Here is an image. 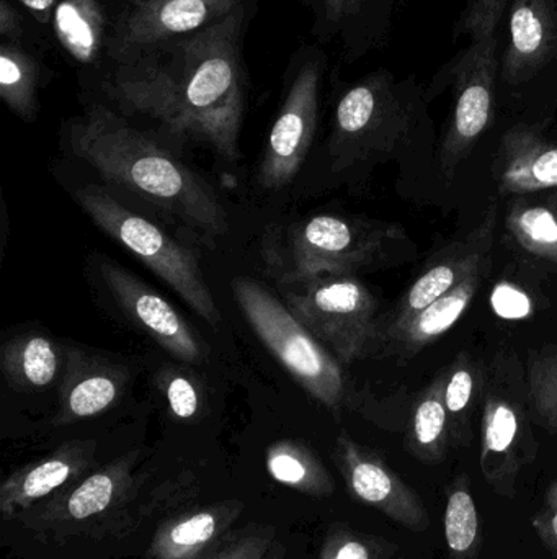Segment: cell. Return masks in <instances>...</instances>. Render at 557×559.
Wrapping results in <instances>:
<instances>
[{
  "instance_id": "5",
  "label": "cell",
  "mask_w": 557,
  "mask_h": 559,
  "mask_svg": "<svg viewBox=\"0 0 557 559\" xmlns=\"http://www.w3.org/2000/svg\"><path fill=\"white\" fill-rule=\"evenodd\" d=\"M232 292L252 331L288 373L323 406L342 409L349 400L342 364L261 283L234 278Z\"/></svg>"
},
{
  "instance_id": "3",
  "label": "cell",
  "mask_w": 557,
  "mask_h": 559,
  "mask_svg": "<svg viewBox=\"0 0 557 559\" xmlns=\"http://www.w3.org/2000/svg\"><path fill=\"white\" fill-rule=\"evenodd\" d=\"M401 239L404 231L398 225L317 215L268 228L261 255L267 274L278 285H290L319 275H350Z\"/></svg>"
},
{
  "instance_id": "9",
  "label": "cell",
  "mask_w": 557,
  "mask_h": 559,
  "mask_svg": "<svg viewBox=\"0 0 557 559\" xmlns=\"http://www.w3.org/2000/svg\"><path fill=\"white\" fill-rule=\"evenodd\" d=\"M411 107L389 72L343 88L334 111L329 154L336 169L391 153L411 128Z\"/></svg>"
},
{
  "instance_id": "21",
  "label": "cell",
  "mask_w": 557,
  "mask_h": 559,
  "mask_svg": "<svg viewBox=\"0 0 557 559\" xmlns=\"http://www.w3.org/2000/svg\"><path fill=\"white\" fill-rule=\"evenodd\" d=\"M556 12L552 0H516L510 10L509 45L504 55V78L520 84L532 78L555 55Z\"/></svg>"
},
{
  "instance_id": "22",
  "label": "cell",
  "mask_w": 557,
  "mask_h": 559,
  "mask_svg": "<svg viewBox=\"0 0 557 559\" xmlns=\"http://www.w3.org/2000/svg\"><path fill=\"white\" fill-rule=\"evenodd\" d=\"M242 506L222 502L195 509L160 525L149 547V559H205L221 545Z\"/></svg>"
},
{
  "instance_id": "34",
  "label": "cell",
  "mask_w": 557,
  "mask_h": 559,
  "mask_svg": "<svg viewBox=\"0 0 557 559\" xmlns=\"http://www.w3.org/2000/svg\"><path fill=\"white\" fill-rule=\"evenodd\" d=\"M491 309L504 321H523L538 309V298L519 280L500 278L489 296Z\"/></svg>"
},
{
  "instance_id": "29",
  "label": "cell",
  "mask_w": 557,
  "mask_h": 559,
  "mask_svg": "<svg viewBox=\"0 0 557 559\" xmlns=\"http://www.w3.org/2000/svg\"><path fill=\"white\" fill-rule=\"evenodd\" d=\"M445 374V406L450 416L451 436L464 442L470 437L474 409L483 401L486 365L461 352Z\"/></svg>"
},
{
  "instance_id": "32",
  "label": "cell",
  "mask_w": 557,
  "mask_h": 559,
  "mask_svg": "<svg viewBox=\"0 0 557 559\" xmlns=\"http://www.w3.org/2000/svg\"><path fill=\"white\" fill-rule=\"evenodd\" d=\"M157 386L173 417L190 420L198 416L203 406V386L193 371L167 365L157 374Z\"/></svg>"
},
{
  "instance_id": "27",
  "label": "cell",
  "mask_w": 557,
  "mask_h": 559,
  "mask_svg": "<svg viewBox=\"0 0 557 559\" xmlns=\"http://www.w3.org/2000/svg\"><path fill=\"white\" fill-rule=\"evenodd\" d=\"M378 0H319L313 10L311 35L319 43L339 39L346 55L356 58L370 41L373 7Z\"/></svg>"
},
{
  "instance_id": "35",
  "label": "cell",
  "mask_w": 557,
  "mask_h": 559,
  "mask_svg": "<svg viewBox=\"0 0 557 559\" xmlns=\"http://www.w3.org/2000/svg\"><path fill=\"white\" fill-rule=\"evenodd\" d=\"M275 542L277 540L270 527L258 528L229 538L205 559H265Z\"/></svg>"
},
{
  "instance_id": "19",
  "label": "cell",
  "mask_w": 557,
  "mask_h": 559,
  "mask_svg": "<svg viewBox=\"0 0 557 559\" xmlns=\"http://www.w3.org/2000/svg\"><path fill=\"white\" fill-rule=\"evenodd\" d=\"M491 264L493 261L477 269L447 295L412 316L404 324L383 332L379 352L409 360L428 345L434 344L438 337L447 334L468 311L474 296L480 293L484 280L489 275Z\"/></svg>"
},
{
  "instance_id": "15",
  "label": "cell",
  "mask_w": 557,
  "mask_h": 559,
  "mask_svg": "<svg viewBox=\"0 0 557 559\" xmlns=\"http://www.w3.org/2000/svg\"><path fill=\"white\" fill-rule=\"evenodd\" d=\"M140 452H130L108 463L104 468L90 473L65 486L61 491L43 499L28 511L19 515V521L46 531H58L65 525L92 521L118 508L134 485L133 468Z\"/></svg>"
},
{
  "instance_id": "18",
  "label": "cell",
  "mask_w": 557,
  "mask_h": 559,
  "mask_svg": "<svg viewBox=\"0 0 557 559\" xmlns=\"http://www.w3.org/2000/svg\"><path fill=\"white\" fill-rule=\"evenodd\" d=\"M95 453L94 440H74L59 447L51 455L13 472L0 488L3 521L19 518L43 499L77 481L94 465Z\"/></svg>"
},
{
  "instance_id": "2",
  "label": "cell",
  "mask_w": 557,
  "mask_h": 559,
  "mask_svg": "<svg viewBox=\"0 0 557 559\" xmlns=\"http://www.w3.org/2000/svg\"><path fill=\"white\" fill-rule=\"evenodd\" d=\"M65 138L72 154L101 179L140 197L198 241L213 248L228 235V212L215 190L114 108L88 102L84 114L65 124Z\"/></svg>"
},
{
  "instance_id": "8",
  "label": "cell",
  "mask_w": 557,
  "mask_h": 559,
  "mask_svg": "<svg viewBox=\"0 0 557 559\" xmlns=\"http://www.w3.org/2000/svg\"><path fill=\"white\" fill-rule=\"evenodd\" d=\"M329 58L320 46L303 43L291 55L283 75V98L258 164V186L280 190L306 160L319 123L320 91Z\"/></svg>"
},
{
  "instance_id": "39",
  "label": "cell",
  "mask_w": 557,
  "mask_h": 559,
  "mask_svg": "<svg viewBox=\"0 0 557 559\" xmlns=\"http://www.w3.org/2000/svg\"><path fill=\"white\" fill-rule=\"evenodd\" d=\"M265 559H287V548L280 542H275L274 547L270 548Z\"/></svg>"
},
{
  "instance_id": "36",
  "label": "cell",
  "mask_w": 557,
  "mask_h": 559,
  "mask_svg": "<svg viewBox=\"0 0 557 559\" xmlns=\"http://www.w3.org/2000/svg\"><path fill=\"white\" fill-rule=\"evenodd\" d=\"M319 559H376V547L352 532H337L324 542Z\"/></svg>"
},
{
  "instance_id": "20",
  "label": "cell",
  "mask_w": 557,
  "mask_h": 559,
  "mask_svg": "<svg viewBox=\"0 0 557 559\" xmlns=\"http://www.w3.org/2000/svg\"><path fill=\"white\" fill-rule=\"evenodd\" d=\"M494 176L504 195L557 189V143L530 128H512L500 143Z\"/></svg>"
},
{
  "instance_id": "1",
  "label": "cell",
  "mask_w": 557,
  "mask_h": 559,
  "mask_svg": "<svg viewBox=\"0 0 557 559\" xmlns=\"http://www.w3.org/2000/svg\"><path fill=\"white\" fill-rule=\"evenodd\" d=\"M257 12L258 0H245L218 22L118 64L90 102L147 118L167 140L205 144L238 163L251 95L244 41Z\"/></svg>"
},
{
  "instance_id": "10",
  "label": "cell",
  "mask_w": 557,
  "mask_h": 559,
  "mask_svg": "<svg viewBox=\"0 0 557 559\" xmlns=\"http://www.w3.org/2000/svg\"><path fill=\"white\" fill-rule=\"evenodd\" d=\"M529 406L526 368L512 350L497 352L486 367L481 419V468L489 485H504L532 460Z\"/></svg>"
},
{
  "instance_id": "37",
  "label": "cell",
  "mask_w": 557,
  "mask_h": 559,
  "mask_svg": "<svg viewBox=\"0 0 557 559\" xmlns=\"http://www.w3.org/2000/svg\"><path fill=\"white\" fill-rule=\"evenodd\" d=\"M533 527L540 538L557 554V481L546 492L545 504L533 519Z\"/></svg>"
},
{
  "instance_id": "40",
  "label": "cell",
  "mask_w": 557,
  "mask_h": 559,
  "mask_svg": "<svg viewBox=\"0 0 557 559\" xmlns=\"http://www.w3.org/2000/svg\"><path fill=\"white\" fill-rule=\"evenodd\" d=\"M301 5L310 7V9H316L317 3H319V0H300Z\"/></svg>"
},
{
  "instance_id": "6",
  "label": "cell",
  "mask_w": 557,
  "mask_h": 559,
  "mask_svg": "<svg viewBox=\"0 0 557 559\" xmlns=\"http://www.w3.org/2000/svg\"><path fill=\"white\" fill-rule=\"evenodd\" d=\"M506 0H471L463 22L470 33V46L460 56L451 78L455 85V107L450 127L441 146V167L453 176L461 160L471 153L493 121L496 97L497 28L504 15Z\"/></svg>"
},
{
  "instance_id": "38",
  "label": "cell",
  "mask_w": 557,
  "mask_h": 559,
  "mask_svg": "<svg viewBox=\"0 0 557 559\" xmlns=\"http://www.w3.org/2000/svg\"><path fill=\"white\" fill-rule=\"evenodd\" d=\"M15 2L26 10L39 26L51 33L52 16L61 0H15Z\"/></svg>"
},
{
  "instance_id": "28",
  "label": "cell",
  "mask_w": 557,
  "mask_h": 559,
  "mask_svg": "<svg viewBox=\"0 0 557 559\" xmlns=\"http://www.w3.org/2000/svg\"><path fill=\"white\" fill-rule=\"evenodd\" d=\"M267 469L271 478L303 495L327 498L336 485L316 453L294 440H278L267 450Z\"/></svg>"
},
{
  "instance_id": "30",
  "label": "cell",
  "mask_w": 557,
  "mask_h": 559,
  "mask_svg": "<svg viewBox=\"0 0 557 559\" xmlns=\"http://www.w3.org/2000/svg\"><path fill=\"white\" fill-rule=\"evenodd\" d=\"M445 540L457 558L473 554L480 540V514L471 495L470 479L461 475L451 486L445 508Z\"/></svg>"
},
{
  "instance_id": "7",
  "label": "cell",
  "mask_w": 557,
  "mask_h": 559,
  "mask_svg": "<svg viewBox=\"0 0 557 559\" xmlns=\"http://www.w3.org/2000/svg\"><path fill=\"white\" fill-rule=\"evenodd\" d=\"M280 288L288 309L340 364L378 354V302L360 280L319 275Z\"/></svg>"
},
{
  "instance_id": "24",
  "label": "cell",
  "mask_w": 557,
  "mask_h": 559,
  "mask_svg": "<svg viewBox=\"0 0 557 559\" xmlns=\"http://www.w3.org/2000/svg\"><path fill=\"white\" fill-rule=\"evenodd\" d=\"M0 367L12 390L22 393L45 390L62 373L64 348L48 335L25 332L5 342L0 354Z\"/></svg>"
},
{
  "instance_id": "11",
  "label": "cell",
  "mask_w": 557,
  "mask_h": 559,
  "mask_svg": "<svg viewBox=\"0 0 557 559\" xmlns=\"http://www.w3.org/2000/svg\"><path fill=\"white\" fill-rule=\"evenodd\" d=\"M113 36L111 61H131L149 49L198 32L245 0H107ZM113 72V71H111Z\"/></svg>"
},
{
  "instance_id": "14",
  "label": "cell",
  "mask_w": 557,
  "mask_h": 559,
  "mask_svg": "<svg viewBox=\"0 0 557 559\" xmlns=\"http://www.w3.org/2000/svg\"><path fill=\"white\" fill-rule=\"evenodd\" d=\"M334 460L346 479L347 488L359 501L372 506L409 531H427L431 525L427 509L376 453L342 433L337 439Z\"/></svg>"
},
{
  "instance_id": "17",
  "label": "cell",
  "mask_w": 557,
  "mask_h": 559,
  "mask_svg": "<svg viewBox=\"0 0 557 559\" xmlns=\"http://www.w3.org/2000/svg\"><path fill=\"white\" fill-rule=\"evenodd\" d=\"M130 370L85 348L64 347L55 426L90 419L117 406L130 384Z\"/></svg>"
},
{
  "instance_id": "23",
  "label": "cell",
  "mask_w": 557,
  "mask_h": 559,
  "mask_svg": "<svg viewBox=\"0 0 557 559\" xmlns=\"http://www.w3.org/2000/svg\"><path fill=\"white\" fill-rule=\"evenodd\" d=\"M45 51L0 41V98L25 123L39 114V94L52 79Z\"/></svg>"
},
{
  "instance_id": "16",
  "label": "cell",
  "mask_w": 557,
  "mask_h": 559,
  "mask_svg": "<svg viewBox=\"0 0 557 559\" xmlns=\"http://www.w3.org/2000/svg\"><path fill=\"white\" fill-rule=\"evenodd\" d=\"M497 226V205H491L483 222L460 242L448 246L434 265L421 275L402 296L388 321L382 322V334L399 328L405 321L447 295L458 283L493 261L494 233ZM382 342V341H379Z\"/></svg>"
},
{
  "instance_id": "26",
  "label": "cell",
  "mask_w": 557,
  "mask_h": 559,
  "mask_svg": "<svg viewBox=\"0 0 557 559\" xmlns=\"http://www.w3.org/2000/svg\"><path fill=\"white\" fill-rule=\"evenodd\" d=\"M445 370L421 391L409 423V447L422 462L437 463L447 452L451 436L450 416L445 406Z\"/></svg>"
},
{
  "instance_id": "31",
  "label": "cell",
  "mask_w": 557,
  "mask_h": 559,
  "mask_svg": "<svg viewBox=\"0 0 557 559\" xmlns=\"http://www.w3.org/2000/svg\"><path fill=\"white\" fill-rule=\"evenodd\" d=\"M525 368L530 406L548 429L557 432V347L532 352Z\"/></svg>"
},
{
  "instance_id": "25",
  "label": "cell",
  "mask_w": 557,
  "mask_h": 559,
  "mask_svg": "<svg viewBox=\"0 0 557 559\" xmlns=\"http://www.w3.org/2000/svg\"><path fill=\"white\" fill-rule=\"evenodd\" d=\"M510 241L529 258L557 267V206L552 200H516L506 216Z\"/></svg>"
},
{
  "instance_id": "4",
  "label": "cell",
  "mask_w": 557,
  "mask_h": 559,
  "mask_svg": "<svg viewBox=\"0 0 557 559\" xmlns=\"http://www.w3.org/2000/svg\"><path fill=\"white\" fill-rule=\"evenodd\" d=\"M74 197L100 231L140 259L209 325L216 328L219 324L221 312L203 277L196 252L170 238L149 219L121 205L101 187H78Z\"/></svg>"
},
{
  "instance_id": "12",
  "label": "cell",
  "mask_w": 557,
  "mask_h": 559,
  "mask_svg": "<svg viewBox=\"0 0 557 559\" xmlns=\"http://www.w3.org/2000/svg\"><path fill=\"white\" fill-rule=\"evenodd\" d=\"M110 7L107 0H61L51 23L52 48L74 69L84 94L98 97L113 71Z\"/></svg>"
},
{
  "instance_id": "13",
  "label": "cell",
  "mask_w": 557,
  "mask_h": 559,
  "mask_svg": "<svg viewBox=\"0 0 557 559\" xmlns=\"http://www.w3.org/2000/svg\"><path fill=\"white\" fill-rule=\"evenodd\" d=\"M98 271L121 311L167 354L183 364L199 365L205 360L202 338L164 296L113 262L101 261Z\"/></svg>"
},
{
  "instance_id": "33",
  "label": "cell",
  "mask_w": 557,
  "mask_h": 559,
  "mask_svg": "<svg viewBox=\"0 0 557 559\" xmlns=\"http://www.w3.org/2000/svg\"><path fill=\"white\" fill-rule=\"evenodd\" d=\"M0 41L39 51L52 48L51 33L39 26L15 0H0Z\"/></svg>"
}]
</instances>
